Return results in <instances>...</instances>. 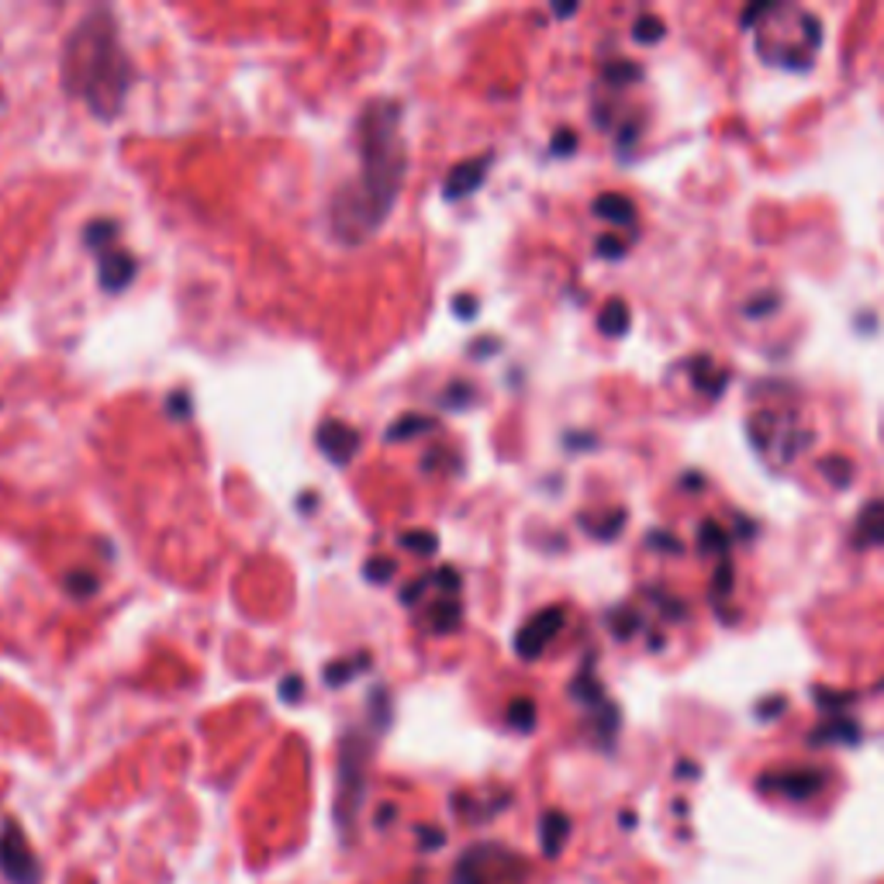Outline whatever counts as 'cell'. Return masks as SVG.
Listing matches in <instances>:
<instances>
[{"label":"cell","instance_id":"obj_1","mask_svg":"<svg viewBox=\"0 0 884 884\" xmlns=\"http://www.w3.org/2000/svg\"><path fill=\"white\" fill-rule=\"evenodd\" d=\"M401 121L405 107L390 98L370 101L356 118L360 174L338 187L329 201V229L343 246H363L370 235H377L401 197L408 174Z\"/></svg>","mask_w":884,"mask_h":884},{"label":"cell","instance_id":"obj_2","mask_svg":"<svg viewBox=\"0 0 884 884\" xmlns=\"http://www.w3.org/2000/svg\"><path fill=\"white\" fill-rule=\"evenodd\" d=\"M60 80L73 101H84L98 121H115L136 84V66L121 49L118 17L111 8H90L63 42Z\"/></svg>","mask_w":884,"mask_h":884},{"label":"cell","instance_id":"obj_3","mask_svg":"<svg viewBox=\"0 0 884 884\" xmlns=\"http://www.w3.org/2000/svg\"><path fill=\"white\" fill-rule=\"evenodd\" d=\"M373 754V740L363 729H349L338 746V822L353 825L356 812H360L363 795H367V764Z\"/></svg>","mask_w":884,"mask_h":884},{"label":"cell","instance_id":"obj_4","mask_svg":"<svg viewBox=\"0 0 884 884\" xmlns=\"http://www.w3.org/2000/svg\"><path fill=\"white\" fill-rule=\"evenodd\" d=\"M525 874H529V863L515 850L501 843H477L457 860L453 884H522Z\"/></svg>","mask_w":884,"mask_h":884},{"label":"cell","instance_id":"obj_5","mask_svg":"<svg viewBox=\"0 0 884 884\" xmlns=\"http://www.w3.org/2000/svg\"><path fill=\"white\" fill-rule=\"evenodd\" d=\"M0 874L11 884H42V863L35 857L22 822L14 819L0 825Z\"/></svg>","mask_w":884,"mask_h":884},{"label":"cell","instance_id":"obj_6","mask_svg":"<svg viewBox=\"0 0 884 884\" xmlns=\"http://www.w3.org/2000/svg\"><path fill=\"white\" fill-rule=\"evenodd\" d=\"M563 626H567V608L563 605H550V608L536 612L529 623L515 632V653L522 656V661H539V656L547 653V646L560 636Z\"/></svg>","mask_w":884,"mask_h":884},{"label":"cell","instance_id":"obj_7","mask_svg":"<svg viewBox=\"0 0 884 884\" xmlns=\"http://www.w3.org/2000/svg\"><path fill=\"white\" fill-rule=\"evenodd\" d=\"M315 446L322 449V457L335 466H349L356 460L363 446V436L360 428H353L349 422H338V419H325L322 425L315 428Z\"/></svg>","mask_w":884,"mask_h":884},{"label":"cell","instance_id":"obj_8","mask_svg":"<svg viewBox=\"0 0 884 884\" xmlns=\"http://www.w3.org/2000/svg\"><path fill=\"white\" fill-rule=\"evenodd\" d=\"M764 792H774L781 798H792V802H808L816 798L822 787H825V774L822 770H812V767H795V770H770L757 781Z\"/></svg>","mask_w":884,"mask_h":884},{"label":"cell","instance_id":"obj_9","mask_svg":"<svg viewBox=\"0 0 884 884\" xmlns=\"http://www.w3.org/2000/svg\"><path fill=\"white\" fill-rule=\"evenodd\" d=\"M136 273H139V259L131 256L128 249L115 246V249H107V253L98 256V280H101V287L107 294L125 291L131 280H136Z\"/></svg>","mask_w":884,"mask_h":884},{"label":"cell","instance_id":"obj_10","mask_svg":"<svg viewBox=\"0 0 884 884\" xmlns=\"http://www.w3.org/2000/svg\"><path fill=\"white\" fill-rule=\"evenodd\" d=\"M487 169H491V156H477V159H466V163L453 166L449 169V177L443 180V197H449V201L470 197L487 180Z\"/></svg>","mask_w":884,"mask_h":884},{"label":"cell","instance_id":"obj_11","mask_svg":"<svg viewBox=\"0 0 884 884\" xmlns=\"http://www.w3.org/2000/svg\"><path fill=\"white\" fill-rule=\"evenodd\" d=\"M854 542L857 550L884 547V501H871L860 508V515L854 522Z\"/></svg>","mask_w":884,"mask_h":884},{"label":"cell","instance_id":"obj_12","mask_svg":"<svg viewBox=\"0 0 884 884\" xmlns=\"http://www.w3.org/2000/svg\"><path fill=\"white\" fill-rule=\"evenodd\" d=\"M691 384L699 387L702 394H708V398H719V394L726 390V384H729V373L719 370L716 363L708 360V356H694V360H691Z\"/></svg>","mask_w":884,"mask_h":884},{"label":"cell","instance_id":"obj_13","mask_svg":"<svg viewBox=\"0 0 884 884\" xmlns=\"http://www.w3.org/2000/svg\"><path fill=\"white\" fill-rule=\"evenodd\" d=\"M567 836H571V819L563 816V812H547L542 816V822H539V843H542V854L547 857H556L560 850H563V843H567Z\"/></svg>","mask_w":884,"mask_h":884},{"label":"cell","instance_id":"obj_14","mask_svg":"<svg viewBox=\"0 0 884 884\" xmlns=\"http://www.w3.org/2000/svg\"><path fill=\"white\" fill-rule=\"evenodd\" d=\"M439 422L432 419V415H419V411H408V415H401L398 422H390V428L384 432V439L387 443H408V439H415V436H428L432 428H436Z\"/></svg>","mask_w":884,"mask_h":884},{"label":"cell","instance_id":"obj_15","mask_svg":"<svg viewBox=\"0 0 884 884\" xmlns=\"http://www.w3.org/2000/svg\"><path fill=\"white\" fill-rule=\"evenodd\" d=\"M463 623V605L457 598H443L436 601V605L428 608V629L436 632V636H449V632H457Z\"/></svg>","mask_w":884,"mask_h":884},{"label":"cell","instance_id":"obj_16","mask_svg":"<svg viewBox=\"0 0 884 884\" xmlns=\"http://www.w3.org/2000/svg\"><path fill=\"white\" fill-rule=\"evenodd\" d=\"M594 215L601 221H612V225H632L636 221V204L626 194H601L594 201Z\"/></svg>","mask_w":884,"mask_h":884},{"label":"cell","instance_id":"obj_17","mask_svg":"<svg viewBox=\"0 0 884 884\" xmlns=\"http://www.w3.org/2000/svg\"><path fill=\"white\" fill-rule=\"evenodd\" d=\"M808 740H812V746H822V743H857L860 740V726L850 722V719H843V716H836L830 722H822Z\"/></svg>","mask_w":884,"mask_h":884},{"label":"cell","instance_id":"obj_18","mask_svg":"<svg viewBox=\"0 0 884 884\" xmlns=\"http://www.w3.org/2000/svg\"><path fill=\"white\" fill-rule=\"evenodd\" d=\"M571 694H574V699H577L580 705H588V708H601V705L608 702V699H605V691H601V684H598V677H594V667H591V664L574 677Z\"/></svg>","mask_w":884,"mask_h":884},{"label":"cell","instance_id":"obj_19","mask_svg":"<svg viewBox=\"0 0 884 884\" xmlns=\"http://www.w3.org/2000/svg\"><path fill=\"white\" fill-rule=\"evenodd\" d=\"M629 325H632V315H629V308H626V300H618V297L608 300V305L601 308V315H598V329L605 332V335H612V338L626 335Z\"/></svg>","mask_w":884,"mask_h":884},{"label":"cell","instance_id":"obj_20","mask_svg":"<svg viewBox=\"0 0 884 884\" xmlns=\"http://www.w3.org/2000/svg\"><path fill=\"white\" fill-rule=\"evenodd\" d=\"M370 667V653H356V656H346V661H332L325 667V684L329 688H343L346 681H353L356 674H363Z\"/></svg>","mask_w":884,"mask_h":884},{"label":"cell","instance_id":"obj_21","mask_svg":"<svg viewBox=\"0 0 884 884\" xmlns=\"http://www.w3.org/2000/svg\"><path fill=\"white\" fill-rule=\"evenodd\" d=\"M118 239V221H111V218H101V221H90L87 229H84V246L90 253H107V249H115L111 242Z\"/></svg>","mask_w":884,"mask_h":884},{"label":"cell","instance_id":"obj_22","mask_svg":"<svg viewBox=\"0 0 884 884\" xmlns=\"http://www.w3.org/2000/svg\"><path fill=\"white\" fill-rule=\"evenodd\" d=\"M729 533L722 529V525H716V522H705L702 525V533H699V553H705V556H722L726 560V553H729Z\"/></svg>","mask_w":884,"mask_h":884},{"label":"cell","instance_id":"obj_23","mask_svg":"<svg viewBox=\"0 0 884 884\" xmlns=\"http://www.w3.org/2000/svg\"><path fill=\"white\" fill-rule=\"evenodd\" d=\"M667 35V25H664V17H656V14H639L636 22H632V39L639 46H656Z\"/></svg>","mask_w":884,"mask_h":884},{"label":"cell","instance_id":"obj_24","mask_svg":"<svg viewBox=\"0 0 884 884\" xmlns=\"http://www.w3.org/2000/svg\"><path fill=\"white\" fill-rule=\"evenodd\" d=\"M398 542L408 550V553H415V556H432L439 550V536L436 533H428V529H411V533H401Z\"/></svg>","mask_w":884,"mask_h":884},{"label":"cell","instance_id":"obj_25","mask_svg":"<svg viewBox=\"0 0 884 884\" xmlns=\"http://www.w3.org/2000/svg\"><path fill=\"white\" fill-rule=\"evenodd\" d=\"M508 726L518 732H533L536 729V702L533 699H515L508 705Z\"/></svg>","mask_w":884,"mask_h":884},{"label":"cell","instance_id":"obj_26","mask_svg":"<svg viewBox=\"0 0 884 884\" xmlns=\"http://www.w3.org/2000/svg\"><path fill=\"white\" fill-rule=\"evenodd\" d=\"M819 470H822V477H825V481H833V487H850V484H854V463L846 460V457H830V460H822Z\"/></svg>","mask_w":884,"mask_h":884},{"label":"cell","instance_id":"obj_27","mask_svg":"<svg viewBox=\"0 0 884 884\" xmlns=\"http://www.w3.org/2000/svg\"><path fill=\"white\" fill-rule=\"evenodd\" d=\"M98 588H101V580H98V574H90V571H73L66 577V594L77 598V601L98 594Z\"/></svg>","mask_w":884,"mask_h":884},{"label":"cell","instance_id":"obj_28","mask_svg":"<svg viewBox=\"0 0 884 884\" xmlns=\"http://www.w3.org/2000/svg\"><path fill=\"white\" fill-rule=\"evenodd\" d=\"M639 77H643V69H639L636 63H629V60H612V63L605 66V80H608L612 87H629V84H636Z\"/></svg>","mask_w":884,"mask_h":884},{"label":"cell","instance_id":"obj_29","mask_svg":"<svg viewBox=\"0 0 884 884\" xmlns=\"http://www.w3.org/2000/svg\"><path fill=\"white\" fill-rule=\"evenodd\" d=\"M394 574H398V563L387 556H373L363 567V577L370 580V585H387V580H394Z\"/></svg>","mask_w":884,"mask_h":884},{"label":"cell","instance_id":"obj_30","mask_svg":"<svg viewBox=\"0 0 884 884\" xmlns=\"http://www.w3.org/2000/svg\"><path fill=\"white\" fill-rule=\"evenodd\" d=\"M608 626H612L615 639H632V632L639 629V615L629 612V608H615L608 615Z\"/></svg>","mask_w":884,"mask_h":884},{"label":"cell","instance_id":"obj_31","mask_svg":"<svg viewBox=\"0 0 884 884\" xmlns=\"http://www.w3.org/2000/svg\"><path fill=\"white\" fill-rule=\"evenodd\" d=\"M743 311H746L750 318H767V315H774V311H778V294L764 291V294H757V297H750L746 305H743Z\"/></svg>","mask_w":884,"mask_h":884},{"label":"cell","instance_id":"obj_32","mask_svg":"<svg viewBox=\"0 0 884 884\" xmlns=\"http://www.w3.org/2000/svg\"><path fill=\"white\" fill-rule=\"evenodd\" d=\"M432 585H436L446 598H453V594L460 591L463 580H460V571H457V567H439L436 574H432Z\"/></svg>","mask_w":884,"mask_h":884},{"label":"cell","instance_id":"obj_33","mask_svg":"<svg viewBox=\"0 0 884 884\" xmlns=\"http://www.w3.org/2000/svg\"><path fill=\"white\" fill-rule=\"evenodd\" d=\"M474 387L470 384H449V390L443 394V405L446 408H466V405H474Z\"/></svg>","mask_w":884,"mask_h":884},{"label":"cell","instance_id":"obj_34","mask_svg":"<svg viewBox=\"0 0 884 884\" xmlns=\"http://www.w3.org/2000/svg\"><path fill=\"white\" fill-rule=\"evenodd\" d=\"M798 22L805 25V39H808V52L819 49L822 46V25H819V17L812 11H802L798 14Z\"/></svg>","mask_w":884,"mask_h":884},{"label":"cell","instance_id":"obj_35","mask_svg":"<svg viewBox=\"0 0 884 884\" xmlns=\"http://www.w3.org/2000/svg\"><path fill=\"white\" fill-rule=\"evenodd\" d=\"M732 591V563L729 556L719 563V571H716V585H712V598H726Z\"/></svg>","mask_w":884,"mask_h":884},{"label":"cell","instance_id":"obj_36","mask_svg":"<svg viewBox=\"0 0 884 884\" xmlns=\"http://www.w3.org/2000/svg\"><path fill=\"white\" fill-rule=\"evenodd\" d=\"M166 408H169V415H174V419H191V394H187V390L169 394Z\"/></svg>","mask_w":884,"mask_h":884},{"label":"cell","instance_id":"obj_37","mask_svg":"<svg viewBox=\"0 0 884 884\" xmlns=\"http://www.w3.org/2000/svg\"><path fill=\"white\" fill-rule=\"evenodd\" d=\"M594 249H598V256H605V259H623V256H626L623 242H618L615 235H601V239L594 242Z\"/></svg>","mask_w":884,"mask_h":884},{"label":"cell","instance_id":"obj_38","mask_svg":"<svg viewBox=\"0 0 884 884\" xmlns=\"http://www.w3.org/2000/svg\"><path fill=\"white\" fill-rule=\"evenodd\" d=\"M419 840L425 850H439V846L446 843V833L439 830V825H419Z\"/></svg>","mask_w":884,"mask_h":884},{"label":"cell","instance_id":"obj_39","mask_svg":"<svg viewBox=\"0 0 884 884\" xmlns=\"http://www.w3.org/2000/svg\"><path fill=\"white\" fill-rule=\"evenodd\" d=\"M300 691H305V681H300L297 674H291V677L280 681V699H284V702H300Z\"/></svg>","mask_w":884,"mask_h":884},{"label":"cell","instance_id":"obj_40","mask_svg":"<svg viewBox=\"0 0 884 884\" xmlns=\"http://www.w3.org/2000/svg\"><path fill=\"white\" fill-rule=\"evenodd\" d=\"M574 149H577V136H574L571 128H560L556 139H553V153L556 156H567V153H574Z\"/></svg>","mask_w":884,"mask_h":884},{"label":"cell","instance_id":"obj_41","mask_svg":"<svg viewBox=\"0 0 884 884\" xmlns=\"http://www.w3.org/2000/svg\"><path fill=\"white\" fill-rule=\"evenodd\" d=\"M816 702H819V708H825V712H830V708L836 712V708H846V705H850V702H854V694H825V691H819V694H816Z\"/></svg>","mask_w":884,"mask_h":884},{"label":"cell","instance_id":"obj_42","mask_svg":"<svg viewBox=\"0 0 884 884\" xmlns=\"http://www.w3.org/2000/svg\"><path fill=\"white\" fill-rule=\"evenodd\" d=\"M453 311H457L460 318H474V315H477V297H474V294H460V297H453Z\"/></svg>","mask_w":884,"mask_h":884},{"label":"cell","instance_id":"obj_43","mask_svg":"<svg viewBox=\"0 0 884 884\" xmlns=\"http://www.w3.org/2000/svg\"><path fill=\"white\" fill-rule=\"evenodd\" d=\"M770 11H778V8H770V4H754V8H746V11L740 14V25H743V28H754V25H757V17H764V14H770Z\"/></svg>","mask_w":884,"mask_h":884},{"label":"cell","instance_id":"obj_44","mask_svg":"<svg viewBox=\"0 0 884 884\" xmlns=\"http://www.w3.org/2000/svg\"><path fill=\"white\" fill-rule=\"evenodd\" d=\"M428 585H432V574H428V577H419L415 585H411V588H405V591H401V601H405V605H415V601L422 598V591H425Z\"/></svg>","mask_w":884,"mask_h":884},{"label":"cell","instance_id":"obj_45","mask_svg":"<svg viewBox=\"0 0 884 884\" xmlns=\"http://www.w3.org/2000/svg\"><path fill=\"white\" fill-rule=\"evenodd\" d=\"M646 542H650V547H667L670 553H681V550H684V547H681V539H674L670 533H653Z\"/></svg>","mask_w":884,"mask_h":884},{"label":"cell","instance_id":"obj_46","mask_svg":"<svg viewBox=\"0 0 884 884\" xmlns=\"http://www.w3.org/2000/svg\"><path fill=\"white\" fill-rule=\"evenodd\" d=\"M784 705H787L784 699H767V702L757 708V716H760V719H770V716H778V712H784Z\"/></svg>","mask_w":884,"mask_h":884},{"label":"cell","instance_id":"obj_47","mask_svg":"<svg viewBox=\"0 0 884 884\" xmlns=\"http://www.w3.org/2000/svg\"><path fill=\"white\" fill-rule=\"evenodd\" d=\"M636 139H639V125H636V121H629L623 131H618V145H623V149H629Z\"/></svg>","mask_w":884,"mask_h":884},{"label":"cell","instance_id":"obj_48","mask_svg":"<svg viewBox=\"0 0 884 884\" xmlns=\"http://www.w3.org/2000/svg\"><path fill=\"white\" fill-rule=\"evenodd\" d=\"M553 14H556V17H571V14H577V4H556Z\"/></svg>","mask_w":884,"mask_h":884},{"label":"cell","instance_id":"obj_49","mask_svg":"<svg viewBox=\"0 0 884 884\" xmlns=\"http://www.w3.org/2000/svg\"><path fill=\"white\" fill-rule=\"evenodd\" d=\"M390 819H394V805H384L381 808V825H387Z\"/></svg>","mask_w":884,"mask_h":884},{"label":"cell","instance_id":"obj_50","mask_svg":"<svg viewBox=\"0 0 884 884\" xmlns=\"http://www.w3.org/2000/svg\"><path fill=\"white\" fill-rule=\"evenodd\" d=\"M498 349V343H477L474 346V353H495Z\"/></svg>","mask_w":884,"mask_h":884}]
</instances>
